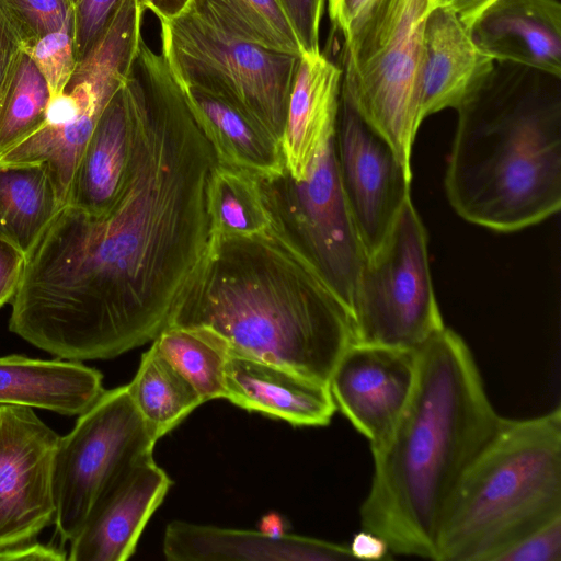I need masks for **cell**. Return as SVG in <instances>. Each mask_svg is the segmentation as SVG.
Masks as SVG:
<instances>
[{"instance_id":"6da1fadb","label":"cell","mask_w":561,"mask_h":561,"mask_svg":"<svg viewBox=\"0 0 561 561\" xmlns=\"http://www.w3.org/2000/svg\"><path fill=\"white\" fill-rule=\"evenodd\" d=\"M141 128L110 211L61 205L25 254L9 329L67 360L110 359L168 325L214 243L216 154L167 62L133 70Z\"/></svg>"},{"instance_id":"7a4b0ae2","label":"cell","mask_w":561,"mask_h":561,"mask_svg":"<svg viewBox=\"0 0 561 561\" xmlns=\"http://www.w3.org/2000/svg\"><path fill=\"white\" fill-rule=\"evenodd\" d=\"M416 358L410 400L390 438L371 451L374 474L359 515L391 553L436 560L447 503L501 416L458 333L443 328Z\"/></svg>"},{"instance_id":"3957f363","label":"cell","mask_w":561,"mask_h":561,"mask_svg":"<svg viewBox=\"0 0 561 561\" xmlns=\"http://www.w3.org/2000/svg\"><path fill=\"white\" fill-rule=\"evenodd\" d=\"M168 324L205 328L230 354L328 383L354 342L346 309L271 227L214 240Z\"/></svg>"},{"instance_id":"277c9868","label":"cell","mask_w":561,"mask_h":561,"mask_svg":"<svg viewBox=\"0 0 561 561\" xmlns=\"http://www.w3.org/2000/svg\"><path fill=\"white\" fill-rule=\"evenodd\" d=\"M516 67L508 75L495 67L457 108L445 175L455 211L501 232L538 224L561 206L560 78Z\"/></svg>"},{"instance_id":"5b68a950","label":"cell","mask_w":561,"mask_h":561,"mask_svg":"<svg viewBox=\"0 0 561 561\" xmlns=\"http://www.w3.org/2000/svg\"><path fill=\"white\" fill-rule=\"evenodd\" d=\"M561 516V409L500 417L444 512L437 561H496L518 539Z\"/></svg>"},{"instance_id":"8992f818","label":"cell","mask_w":561,"mask_h":561,"mask_svg":"<svg viewBox=\"0 0 561 561\" xmlns=\"http://www.w3.org/2000/svg\"><path fill=\"white\" fill-rule=\"evenodd\" d=\"M430 8V0H387L355 43L343 48L341 95L411 174L412 147L423 122V34Z\"/></svg>"},{"instance_id":"52a82bcc","label":"cell","mask_w":561,"mask_h":561,"mask_svg":"<svg viewBox=\"0 0 561 561\" xmlns=\"http://www.w3.org/2000/svg\"><path fill=\"white\" fill-rule=\"evenodd\" d=\"M160 24L162 55L181 85L226 101L283 144L300 56L228 36L187 8Z\"/></svg>"},{"instance_id":"ba28073f","label":"cell","mask_w":561,"mask_h":561,"mask_svg":"<svg viewBox=\"0 0 561 561\" xmlns=\"http://www.w3.org/2000/svg\"><path fill=\"white\" fill-rule=\"evenodd\" d=\"M257 181L270 227L317 274L352 320L367 256L339 179L334 137L305 179L296 180L285 170Z\"/></svg>"},{"instance_id":"9c48e42d","label":"cell","mask_w":561,"mask_h":561,"mask_svg":"<svg viewBox=\"0 0 561 561\" xmlns=\"http://www.w3.org/2000/svg\"><path fill=\"white\" fill-rule=\"evenodd\" d=\"M146 9L122 0L108 28L80 61L64 89L50 96L42 126L0 157V164H44L61 204L77 163L103 112L125 83L141 37Z\"/></svg>"},{"instance_id":"30bf717a","label":"cell","mask_w":561,"mask_h":561,"mask_svg":"<svg viewBox=\"0 0 561 561\" xmlns=\"http://www.w3.org/2000/svg\"><path fill=\"white\" fill-rule=\"evenodd\" d=\"M353 343L417 350L445 328L426 229L409 198L382 247L366 260L352 317Z\"/></svg>"},{"instance_id":"8fae6325","label":"cell","mask_w":561,"mask_h":561,"mask_svg":"<svg viewBox=\"0 0 561 561\" xmlns=\"http://www.w3.org/2000/svg\"><path fill=\"white\" fill-rule=\"evenodd\" d=\"M157 440L127 385L104 390L60 436L54 459L56 531L71 541L111 486L138 461L153 456Z\"/></svg>"},{"instance_id":"7c38bea8","label":"cell","mask_w":561,"mask_h":561,"mask_svg":"<svg viewBox=\"0 0 561 561\" xmlns=\"http://www.w3.org/2000/svg\"><path fill=\"white\" fill-rule=\"evenodd\" d=\"M334 147L341 186L368 259L386 242L411 198L412 174L342 95Z\"/></svg>"},{"instance_id":"4fadbf2b","label":"cell","mask_w":561,"mask_h":561,"mask_svg":"<svg viewBox=\"0 0 561 561\" xmlns=\"http://www.w3.org/2000/svg\"><path fill=\"white\" fill-rule=\"evenodd\" d=\"M60 436L25 405H0V549L32 541L54 523Z\"/></svg>"},{"instance_id":"5bb4252c","label":"cell","mask_w":561,"mask_h":561,"mask_svg":"<svg viewBox=\"0 0 561 561\" xmlns=\"http://www.w3.org/2000/svg\"><path fill=\"white\" fill-rule=\"evenodd\" d=\"M416 350L352 343L337 360L329 387L342 414L377 450L390 438L412 394Z\"/></svg>"},{"instance_id":"9a60e30c","label":"cell","mask_w":561,"mask_h":561,"mask_svg":"<svg viewBox=\"0 0 561 561\" xmlns=\"http://www.w3.org/2000/svg\"><path fill=\"white\" fill-rule=\"evenodd\" d=\"M140 128V103L126 79L103 110L89 138L64 204L92 216L110 211L129 179Z\"/></svg>"},{"instance_id":"2e32d148","label":"cell","mask_w":561,"mask_h":561,"mask_svg":"<svg viewBox=\"0 0 561 561\" xmlns=\"http://www.w3.org/2000/svg\"><path fill=\"white\" fill-rule=\"evenodd\" d=\"M172 481L153 456L125 472L94 506L70 541L71 561H125L148 520L163 502Z\"/></svg>"},{"instance_id":"e0dca14e","label":"cell","mask_w":561,"mask_h":561,"mask_svg":"<svg viewBox=\"0 0 561 561\" xmlns=\"http://www.w3.org/2000/svg\"><path fill=\"white\" fill-rule=\"evenodd\" d=\"M495 62L454 11L431 8L423 34L421 119L461 106L485 84Z\"/></svg>"},{"instance_id":"ac0fdd59","label":"cell","mask_w":561,"mask_h":561,"mask_svg":"<svg viewBox=\"0 0 561 561\" xmlns=\"http://www.w3.org/2000/svg\"><path fill=\"white\" fill-rule=\"evenodd\" d=\"M225 399L295 426L328 425L336 405L328 382L278 365L229 354Z\"/></svg>"},{"instance_id":"d6986e66","label":"cell","mask_w":561,"mask_h":561,"mask_svg":"<svg viewBox=\"0 0 561 561\" xmlns=\"http://www.w3.org/2000/svg\"><path fill=\"white\" fill-rule=\"evenodd\" d=\"M469 30L494 61L561 78L559 0H496Z\"/></svg>"},{"instance_id":"ffe728a7","label":"cell","mask_w":561,"mask_h":561,"mask_svg":"<svg viewBox=\"0 0 561 561\" xmlns=\"http://www.w3.org/2000/svg\"><path fill=\"white\" fill-rule=\"evenodd\" d=\"M162 550L170 561H335L354 559L350 548L317 538L272 537L260 530L221 528L182 520L170 523Z\"/></svg>"},{"instance_id":"44dd1931","label":"cell","mask_w":561,"mask_h":561,"mask_svg":"<svg viewBox=\"0 0 561 561\" xmlns=\"http://www.w3.org/2000/svg\"><path fill=\"white\" fill-rule=\"evenodd\" d=\"M342 90V68L321 51L302 54L291 88L283 137L286 170L305 179L334 137Z\"/></svg>"},{"instance_id":"7402d4cb","label":"cell","mask_w":561,"mask_h":561,"mask_svg":"<svg viewBox=\"0 0 561 561\" xmlns=\"http://www.w3.org/2000/svg\"><path fill=\"white\" fill-rule=\"evenodd\" d=\"M102 374L81 362L0 357V405H25L80 415L104 392Z\"/></svg>"},{"instance_id":"603a6c76","label":"cell","mask_w":561,"mask_h":561,"mask_svg":"<svg viewBox=\"0 0 561 561\" xmlns=\"http://www.w3.org/2000/svg\"><path fill=\"white\" fill-rule=\"evenodd\" d=\"M181 87L219 164L256 178L274 176L286 170L283 144L264 127L211 93Z\"/></svg>"},{"instance_id":"cb8c5ba5","label":"cell","mask_w":561,"mask_h":561,"mask_svg":"<svg viewBox=\"0 0 561 561\" xmlns=\"http://www.w3.org/2000/svg\"><path fill=\"white\" fill-rule=\"evenodd\" d=\"M44 164H0V239L26 254L61 207Z\"/></svg>"},{"instance_id":"d4e9b609","label":"cell","mask_w":561,"mask_h":561,"mask_svg":"<svg viewBox=\"0 0 561 561\" xmlns=\"http://www.w3.org/2000/svg\"><path fill=\"white\" fill-rule=\"evenodd\" d=\"M127 388L156 440L204 403L194 387L153 342L141 355L137 373Z\"/></svg>"},{"instance_id":"484cf974","label":"cell","mask_w":561,"mask_h":561,"mask_svg":"<svg viewBox=\"0 0 561 561\" xmlns=\"http://www.w3.org/2000/svg\"><path fill=\"white\" fill-rule=\"evenodd\" d=\"M187 9L228 36L276 51L302 54L277 0H191Z\"/></svg>"},{"instance_id":"4316f807","label":"cell","mask_w":561,"mask_h":561,"mask_svg":"<svg viewBox=\"0 0 561 561\" xmlns=\"http://www.w3.org/2000/svg\"><path fill=\"white\" fill-rule=\"evenodd\" d=\"M152 342L204 403L225 398V369L230 353L217 335L205 328L168 324Z\"/></svg>"},{"instance_id":"83f0119b","label":"cell","mask_w":561,"mask_h":561,"mask_svg":"<svg viewBox=\"0 0 561 561\" xmlns=\"http://www.w3.org/2000/svg\"><path fill=\"white\" fill-rule=\"evenodd\" d=\"M208 208L214 240L252 237L270 227L257 178L234 168L217 163L209 182Z\"/></svg>"},{"instance_id":"f1b7e54d","label":"cell","mask_w":561,"mask_h":561,"mask_svg":"<svg viewBox=\"0 0 561 561\" xmlns=\"http://www.w3.org/2000/svg\"><path fill=\"white\" fill-rule=\"evenodd\" d=\"M50 96L44 77L22 50L10 82L0 93V157L42 126Z\"/></svg>"},{"instance_id":"f546056e","label":"cell","mask_w":561,"mask_h":561,"mask_svg":"<svg viewBox=\"0 0 561 561\" xmlns=\"http://www.w3.org/2000/svg\"><path fill=\"white\" fill-rule=\"evenodd\" d=\"M22 50L44 77L50 95L62 92L78 64L73 14L60 28L23 44Z\"/></svg>"},{"instance_id":"4dcf8cb0","label":"cell","mask_w":561,"mask_h":561,"mask_svg":"<svg viewBox=\"0 0 561 561\" xmlns=\"http://www.w3.org/2000/svg\"><path fill=\"white\" fill-rule=\"evenodd\" d=\"M22 45L60 28L73 14L69 0H0Z\"/></svg>"},{"instance_id":"1f68e13d","label":"cell","mask_w":561,"mask_h":561,"mask_svg":"<svg viewBox=\"0 0 561 561\" xmlns=\"http://www.w3.org/2000/svg\"><path fill=\"white\" fill-rule=\"evenodd\" d=\"M75 20L77 60L83 59L104 35L122 0H69Z\"/></svg>"},{"instance_id":"d6a6232c","label":"cell","mask_w":561,"mask_h":561,"mask_svg":"<svg viewBox=\"0 0 561 561\" xmlns=\"http://www.w3.org/2000/svg\"><path fill=\"white\" fill-rule=\"evenodd\" d=\"M496 561H561V516L518 539Z\"/></svg>"},{"instance_id":"836d02e7","label":"cell","mask_w":561,"mask_h":561,"mask_svg":"<svg viewBox=\"0 0 561 561\" xmlns=\"http://www.w3.org/2000/svg\"><path fill=\"white\" fill-rule=\"evenodd\" d=\"M387 0H327L332 25L350 47L364 32Z\"/></svg>"},{"instance_id":"e575fe53","label":"cell","mask_w":561,"mask_h":561,"mask_svg":"<svg viewBox=\"0 0 561 561\" xmlns=\"http://www.w3.org/2000/svg\"><path fill=\"white\" fill-rule=\"evenodd\" d=\"M277 2L296 34L301 53H320V24L327 0H277Z\"/></svg>"},{"instance_id":"d590c367","label":"cell","mask_w":561,"mask_h":561,"mask_svg":"<svg viewBox=\"0 0 561 561\" xmlns=\"http://www.w3.org/2000/svg\"><path fill=\"white\" fill-rule=\"evenodd\" d=\"M22 53V39L0 1V93L10 82Z\"/></svg>"},{"instance_id":"8d00e7d4","label":"cell","mask_w":561,"mask_h":561,"mask_svg":"<svg viewBox=\"0 0 561 561\" xmlns=\"http://www.w3.org/2000/svg\"><path fill=\"white\" fill-rule=\"evenodd\" d=\"M25 254L0 239V307L12 300L20 285Z\"/></svg>"},{"instance_id":"74e56055","label":"cell","mask_w":561,"mask_h":561,"mask_svg":"<svg viewBox=\"0 0 561 561\" xmlns=\"http://www.w3.org/2000/svg\"><path fill=\"white\" fill-rule=\"evenodd\" d=\"M67 559L65 550L39 542H24L22 545L0 549V561L16 560H45L64 561Z\"/></svg>"},{"instance_id":"f35d334b","label":"cell","mask_w":561,"mask_h":561,"mask_svg":"<svg viewBox=\"0 0 561 561\" xmlns=\"http://www.w3.org/2000/svg\"><path fill=\"white\" fill-rule=\"evenodd\" d=\"M348 548L354 559L362 560L387 559L391 553L387 541L367 529L355 534Z\"/></svg>"},{"instance_id":"ab89813d","label":"cell","mask_w":561,"mask_h":561,"mask_svg":"<svg viewBox=\"0 0 561 561\" xmlns=\"http://www.w3.org/2000/svg\"><path fill=\"white\" fill-rule=\"evenodd\" d=\"M495 1L496 0H430L431 8L444 7L454 11L468 28H470L480 14Z\"/></svg>"},{"instance_id":"60d3db41","label":"cell","mask_w":561,"mask_h":561,"mask_svg":"<svg viewBox=\"0 0 561 561\" xmlns=\"http://www.w3.org/2000/svg\"><path fill=\"white\" fill-rule=\"evenodd\" d=\"M191 0H138L146 9L152 11L159 20L178 16L186 10Z\"/></svg>"},{"instance_id":"b9f144b4","label":"cell","mask_w":561,"mask_h":561,"mask_svg":"<svg viewBox=\"0 0 561 561\" xmlns=\"http://www.w3.org/2000/svg\"><path fill=\"white\" fill-rule=\"evenodd\" d=\"M284 518L277 513L264 515L259 523V530L272 537H283L286 533Z\"/></svg>"}]
</instances>
